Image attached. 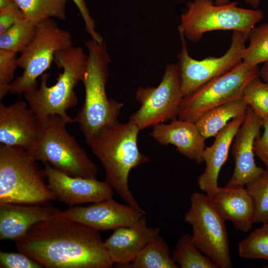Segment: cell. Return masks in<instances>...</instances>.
Masks as SVG:
<instances>
[{"label":"cell","mask_w":268,"mask_h":268,"mask_svg":"<svg viewBox=\"0 0 268 268\" xmlns=\"http://www.w3.org/2000/svg\"><path fill=\"white\" fill-rule=\"evenodd\" d=\"M59 214L34 224L16 241L19 252L47 268L113 267L99 231Z\"/></svg>","instance_id":"6da1fadb"},{"label":"cell","mask_w":268,"mask_h":268,"mask_svg":"<svg viewBox=\"0 0 268 268\" xmlns=\"http://www.w3.org/2000/svg\"><path fill=\"white\" fill-rule=\"evenodd\" d=\"M139 131L130 121L124 124L118 122L101 129L89 145L105 170V181L126 204L145 213L128 184L131 170L149 160L138 147L137 139Z\"/></svg>","instance_id":"7a4b0ae2"},{"label":"cell","mask_w":268,"mask_h":268,"mask_svg":"<svg viewBox=\"0 0 268 268\" xmlns=\"http://www.w3.org/2000/svg\"><path fill=\"white\" fill-rule=\"evenodd\" d=\"M85 45L88 51L87 63L81 81L85 98L74 119L89 145L101 129L118 122L123 104L107 96L106 85L111 59L106 44L91 39Z\"/></svg>","instance_id":"3957f363"},{"label":"cell","mask_w":268,"mask_h":268,"mask_svg":"<svg viewBox=\"0 0 268 268\" xmlns=\"http://www.w3.org/2000/svg\"><path fill=\"white\" fill-rule=\"evenodd\" d=\"M53 62L63 69L56 83L49 86L50 74L45 72L40 76L39 86L24 93V98L42 123L52 115L60 116L68 124L75 123V119L69 117L67 111L78 103L74 89L83 78L87 55L82 47L72 45L57 51Z\"/></svg>","instance_id":"277c9868"},{"label":"cell","mask_w":268,"mask_h":268,"mask_svg":"<svg viewBox=\"0 0 268 268\" xmlns=\"http://www.w3.org/2000/svg\"><path fill=\"white\" fill-rule=\"evenodd\" d=\"M30 153L0 145V203L42 204L56 199Z\"/></svg>","instance_id":"5b68a950"},{"label":"cell","mask_w":268,"mask_h":268,"mask_svg":"<svg viewBox=\"0 0 268 268\" xmlns=\"http://www.w3.org/2000/svg\"><path fill=\"white\" fill-rule=\"evenodd\" d=\"M67 124L59 115L48 116L35 146L29 152L36 161L48 163L69 176L96 178V165L68 133Z\"/></svg>","instance_id":"8992f818"},{"label":"cell","mask_w":268,"mask_h":268,"mask_svg":"<svg viewBox=\"0 0 268 268\" xmlns=\"http://www.w3.org/2000/svg\"><path fill=\"white\" fill-rule=\"evenodd\" d=\"M237 4V1H233L216 5L212 0L190 1L181 16L179 31L192 42L199 41L204 33L215 30H231L248 34L263 19V12L239 7Z\"/></svg>","instance_id":"52a82bcc"},{"label":"cell","mask_w":268,"mask_h":268,"mask_svg":"<svg viewBox=\"0 0 268 268\" xmlns=\"http://www.w3.org/2000/svg\"><path fill=\"white\" fill-rule=\"evenodd\" d=\"M72 45L70 32L59 27L53 18L39 23L33 39L18 58L23 71L10 83L9 92L20 94L37 88V79L50 67L55 53Z\"/></svg>","instance_id":"ba28073f"},{"label":"cell","mask_w":268,"mask_h":268,"mask_svg":"<svg viewBox=\"0 0 268 268\" xmlns=\"http://www.w3.org/2000/svg\"><path fill=\"white\" fill-rule=\"evenodd\" d=\"M184 220L193 228L192 239L198 249L220 268H230L229 241L225 222L210 197L193 193Z\"/></svg>","instance_id":"9c48e42d"},{"label":"cell","mask_w":268,"mask_h":268,"mask_svg":"<svg viewBox=\"0 0 268 268\" xmlns=\"http://www.w3.org/2000/svg\"><path fill=\"white\" fill-rule=\"evenodd\" d=\"M259 77L258 66L251 67L241 63L231 70L211 79L184 97L179 107L177 119L195 123L208 110L242 97L247 84Z\"/></svg>","instance_id":"30bf717a"},{"label":"cell","mask_w":268,"mask_h":268,"mask_svg":"<svg viewBox=\"0 0 268 268\" xmlns=\"http://www.w3.org/2000/svg\"><path fill=\"white\" fill-rule=\"evenodd\" d=\"M179 32L182 48L177 56L176 65L183 97L211 79L229 72L242 62V53L248 36L247 33L233 31L230 47L223 56L197 60L189 55L184 33Z\"/></svg>","instance_id":"8fae6325"},{"label":"cell","mask_w":268,"mask_h":268,"mask_svg":"<svg viewBox=\"0 0 268 268\" xmlns=\"http://www.w3.org/2000/svg\"><path fill=\"white\" fill-rule=\"evenodd\" d=\"M183 96L176 64L167 65L159 84L156 87H139L135 93L136 100L141 104L129 121L142 130L177 119L179 105Z\"/></svg>","instance_id":"7c38bea8"},{"label":"cell","mask_w":268,"mask_h":268,"mask_svg":"<svg viewBox=\"0 0 268 268\" xmlns=\"http://www.w3.org/2000/svg\"><path fill=\"white\" fill-rule=\"evenodd\" d=\"M263 120L248 107L244 120L233 140L231 154L235 162L233 174L225 187H244L256 180L266 170L255 163L254 144L260 135Z\"/></svg>","instance_id":"4fadbf2b"},{"label":"cell","mask_w":268,"mask_h":268,"mask_svg":"<svg viewBox=\"0 0 268 268\" xmlns=\"http://www.w3.org/2000/svg\"><path fill=\"white\" fill-rule=\"evenodd\" d=\"M48 186L60 201L70 206L96 202L113 197L114 190L105 181L69 176L44 163Z\"/></svg>","instance_id":"5bb4252c"},{"label":"cell","mask_w":268,"mask_h":268,"mask_svg":"<svg viewBox=\"0 0 268 268\" xmlns=\"http://www.w3.org/2000/svg\"><path fill=\"white\" fill-rule=\"evenodd\" d=\"M144 214L112 198L88 206H70L59 215L100 231L132 226Z\"/></svg>","instance_id":"9a60e30c"},{"label":"cell","mask_w":268,"mask_h":268,"mask_svg":"<svg viewBox=\"0 0 268 268\" xmlns=\"http://www.w3.org/2000/svg\"><path fill=\"white\" fill-rule=\"evenodd\" d=\"M43 123L27 102L18 101L9 105L0 103V143L21 147L28 151L35 146Z\"/></svg>","instance_id":"2e32d148"},{"label":"cell","mask_w":268,"mask_h":268,"mask_svg":"<svg viewBox=\"0 0 268 268\" xmlns=\"http://www.w3.org/2000/svg\"><path fill=\"white\" fill-rule=\"evenodd\" d=\"M159 232V227L147 226L144 214L132 226L114 229L104 244L111 261L118 267L133 262Z\"/></svg>","instance_id":"e0dca14e"},{"label":"cell","mask_w":268,"mask_h":268,"mask_svg":"<svg viewBox=\"0 0 268 268\" xmlns=\"http://www.w3.org/2000/svg\"><path fill=\"white\" fill-rule=\"evenodd\" d=\"M246 113L229 122L215 135L213 144L205 146L203 150L202 158L205 168L198 178L197 184L200 189L210 198L218 191L220 170L227 159L230 145L244 120Z\"/></svg>","instance_id":"ac0fdd59"},{"label":"cell","mask_w":268,"mask_h":268,"mask_svg":"<svg viewBox=\"0 0 268 268\" xmlns=\"http://www.w3.org/2000/svg\"><path fill=\"white\" fill-rule=\"evenodd\" d=\"M52 205L0 203V239L17 241L34 224L58 216Z\"/></svg>","instance_id":"d6986e66"},{"label":"cell","mask_w":268,"mask_h":268,"mask_svg":"<svg viewBox=\"0 0 268 268\" xmlns=\"http://www.w3.org/2000/svg\"><path fill=\"white\" fill-rule=\"evenodd\" d=\"M150 135L158 143L175 146L179 153L196 163L203 162L205 139L195 123L176 119L168 124L154 125Z\"/></svg>","instance_id":"ffe728a7"},{"label":"cell","mask_w":268,"mask_h":268,"mask_svg":"<svg viewBox=\"0 0 268 268\" xmlns=\"http://www.w3.org/2000/svg\"><path fill=\"white\" fill-rule=\"evenodd\" d=\"M211 199L225 221H230L237 230L247 232L251 229L254 223V207L246 188L219 187Z\"/></svg>","instance_id":"44dd1931"},{"label":"cell","mask_w":268,"mask_h":268,"mask_svg":"<svg viewBox=\"0 0 268 268\" xmlns=\"http://www.w3.org/2000/svg\"><path fill=\"white\" fill-rule=\"evenodd\" d=\"M248 107L242 97L238 98L206 112L197 120L196 126L205 139L215 137L230 120L245 113Z\"/></svg>","instance_id":"7402d4cb"},{"label":"cell","mask_w":268,"mask_h":268,"mask_svg":"<svg viewBox=\"0 0 268 268\" xmlns=\"http://www.w3.org/2000/svg\"><path fill=\"white\" fill-rule=\"evenodd\" d=\"M121 268H178L170 256L169 247L160 235L150 242L130 263Z\"/></svg>","instance_id":"603a6c76"},{"label":"cell","mask_w":268,"mask_h":268,"mask_svg":"<svg viewBox=\"0 0 268 268\" xmlns=\"http://www.w3.org/2000/svg\"><path fill=\"white\" fill-rule=\"evenodd\" d=\"M25 18L39 24L48 18H66L67 0H14Z\"/></svg>","instance_id":"cb8c5ba5"},{"label":"cell","mask_w":268,"mask_h":268,"mask_svg":"<svg viewBox=\"0 0 268 268\" xmlns=\"http://www.w3.org/2000/svg\"><path fill=\"white\" fill-rule=\"evenodd\" d=\"M172 257L181 268H218L198 249L189 234H184L179 239Z\"/></svg>","instance_id":"d4e9b609"},{"label":"cell","mask_w":268,"mask_h":268,"mask_svg":"<svg viewBox=\"0 0 268 268\" xmlns=\"http://www.w3.org/2000/svg\"><path fill=\"white\" fill-rule=\"evenodd\" d=\"M38 24L25 18L0 33V49L21 53L33 39Z\"/></svg>","instance_id":"484cf974"},{"label":"cell","mask_w":268,"mask_h":268,"mask_svg":"<svg viewBox=\"0 0 268 268\" xmlns=\"http://www.w3.org/2000/svg\"><path fill=\"white\" fill-rule=\"evenodd\" d=\"M249 44L242 53V62L251 67L268 62V22L254 26L248 33Z\"/></svg>","instance_id":"4316f807"},{"label":"cell","mask_w":268,"mask_h":268,"mask_svg":"<svg viewBox=\"0 0 268 268\" xmlns=\"http://www.w3.org/2000/svg\"><path fill=\"white\" fill-rule=\"evenodd\" d=\"M238 249L242 258L268 260V222L263 223L240 241Z\"/></svg>","instance_id":"83f0119b"},{"label":"cell","mask_w":268,"mask_h":268,"mask_svg":"<svg viewBox=\"0 0 268 268\" xmlns=\"http://www.w3.org/2000/svg\"><path fill=\"white\" fill-rule=\"evenodd\" d=\"M254 207V223L268 222V170L246 186Z\"/></svg>","instance_id":"f1b7e54d"},{"label":"cell","mask_w":268,"mask_h":268,"mask_svg":"<svg viewBox=\"0 0 268 268\" xmlns=\"http://www.w3.org/2000/svg\"><path fill=\"white\" fill-rule=\"evenodd\" d=\"M242 97L257 115L263 120L268 119V83L260 77L252 80L245 87Z\"/></svg>","instance_id":"f546056e"},{"label":"cell","mask_w":268,"mask_h":268,"mask_svg":"<svg viewBox=\"0 0 268 268\" xmlns=\"http://www.w3.org/2000/svg\"><path fill=\"white\" fill-rule=\"evenodd\" d=\"M16 53L0 49V99L9 93V86L14 80L18 67Z\"/></svg>","instance_id":"4dcf8cb0"},{"label":"cell","mask_w":268,"mask_h":268,"mask_svg":"<svg viewBox=\"0 0 268 268\" xmlns=\"http://www.w3.org/2000/svg\"><path fill=\"white\" fill-rule=\"evenodd\" d=\"M0 267L1 268H41L39 263L25 254L5 252L0 251Z\"/></svg>","instance_id":"1f68e13d"},{"label":"cell","mask_w":268,"mask_h":268,"mask_svg":"<svg viewBox=\"0 0 268 268\" xmlns=\"http://www.w3.org/2000/svg\"><path fill=\"white\" fill-rule=\"evenodd\" d=\"M25 18L16 4L0 10V33Z\"/></svg>","instance_id":"d6a6232c"},{"label":"cell","mask_w":268,"mask_h":268,"mask_svg":"<svg viewBox=\"0 0 268 268\" xmlns=\"http://www.w3.org/2000/svg\"><path fill=\"white\" fill-rule=\"evenodd\" d=\"M77 7L83 20L85 31L89 34L91 39L102 42V36L96 31L94 20L91 16L84 0H72Z\"/></svg>","instance_id":"836d02e7"},{"label":"cell","mask_w":268,"mask_h":268,"mask_svg":"<svg viewBox=\"0 0 268 268\" xmlns=\"http://www.w3.org/2000/svg\"><path fill=\"white\" fill-rule=\"evenodd\" d=\"M264 128L262 136H259L255 141L254 151L255 154L263 162L268 170V119L263 120Z\"/></svg>","instance_id":"e575fe53"},{"label":"cell","mask_w":268,"mask_h":268,"mask_svg":"<svg viewBox=\"0 0 268 268\" xmlns=\"http://www.w3.org/2000/svg\"><path fill=\"white\" fill-rule=\"evenodd\" d=\"M260 77L264 81L268 83V62L264 63L260 68Z\"/></svg>","instance_id":"d590c367"},{"label":"cell","mask_w":268,"mask_h":268,"mask_svg":"<svg viewBox=\"0 0 268 268\" xmlns=\"http://www.w3.org/2000/svg\"><path fill=\"white\" fill-rule=\"evenodd\" d=\"M15 3L14 0H0V10L7 8Z\"/></svg>","instance_id":"8d00e7d4"},{"label":"cell","mask_w":268,"mask_h":268,"mask_svg":"<svg viewBox=\"0 0 268 268\" xmlns=\"http://www.w3.org/2000/svg\"><path fill=\"white\" fill-rule=\"evenodd\" d=\"M261 0H245V2L251 5L254 8H257L260 4Z\"/></svg>","instance_id":"74e56055"},{"label":"cell","mask_w":268,"mask_h":268,"mask_svg":"<svg viewBox=\"0 0 268 268\" xmlns=\"http://www.w3.org/2000/svg\"><path fill=\"white\" fill-rule=\"evenodd\" d=\"M230 0H215L214 3L216 5H223L229 3Z\"/></svg>","instance_id":"f35d334b"},{"label":"cell","mask_w":268,"mask_h":268,"mask_svg":"<svg viewBox=\"0 0 268 268\" xmlns=\"http://www.w3.org/2000/svg\"><path fill=\"white\" fill-rule=\"evenodd\" d=\"M266 268H268V267H266Z\"/></svg>","instance_id":"ab89813d"}]
</instances>
